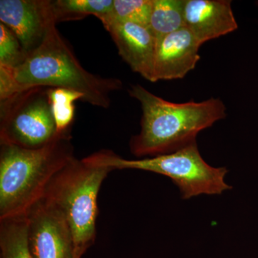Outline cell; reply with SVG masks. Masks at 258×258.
<instances>
[{
	"label": "cell",
	"mask_w": 258,
	"mask_h": 258,
	"mask_svg": "<svg viewBox=\"0 0 258 258\" xmlns=\"http://www.w3.org/2000/svg\"><path fill=\"white\" fill-rule=\"evenodd\" d=\"M28 219L29 247L34 258H76L72 232L55 206L42 199Z\"/></svg>",
	"instance_id": "7"
},
{
	"label": "cell",
	"mask_w": 258,
	"mask_h": 258,
	"mask_svg": "<svg viewBox=\"0 0 258 258\" xmlns=\"http://www.w3.org/2000/svg\"><path fill=\"white\" fill-rule=\"evenodd\" d=\"M201 44L186 27L161 37L157 41L154 83L181 79L200 60Z\"/></svg>",
	"instance_id": "10"
},
{
	"label": "cell",
	"mask_w": 258,
	"mask_h": 258,
	"mask_svg": "<svg viewBox=\"0 0 258 258\" xmlns=\"http://www.w3.org/2000/svg\"><path fill=\"white\" fill-rule=\"evenodd\" d=\"M113 0H52V15L55 23L83 20L88 15L97 18L111 14Z\"/></svg>",
	"instance_id": "13"
},
{
	"label": "cell",
	"mask_w": 258,
	"mask_h": 258,
	"mask_svg": "<svg viewBox=\"0 0 258 258\" xmlns=\"http://www.w3.org/2000/svg\"><path fill=\"white\" fill-rule=\"evenodd\" d=\"M28 219L0 220L1 258H34L28 243Z\"/></svg>",
	"instance_id": "12"
},
{
	"label": "cell",
	"mask_w": 258,
	"mask_h": 258,
	"mask_svg": "<svg viewBox=\"0 0 258 258\" xmlns=\"http://www.w3.org/2000/svg\"><path fill=\"white\" fill-rule=\"evenodd\" d=\"M0 21L14 32L27 55L40 46L56 23L51 0H1Z\"/></svg>",
	"instance_id": "9"
},
{
	"label": "cell",
	"mask_w": 258,
	"mask_h": 258,
	"mask_svg": "<svg viewBox=\"0 0 258 258\" xmlns=\"http://www.w3.org/2000/svg\"><path fill=\"white\" fill-rule=\"evenodd\" d=\"M111 171L85 158L74 157L53 178L42 198L55 206L69 224L76 258H81L96 239L98 193Z\"/></svg>",
	"instance_id": "4"
},
{
	"label": "cell",
	"mask_w": 258,
	"mask_h": 258,
	"mask_svg": "<svg viewBox=\"0 0 258 258\" xmlns=\"http://www.w3.org/2000/svg\"><path fill=\"white\" fill-rule=\"evenodd\" d=\"M184 0H153L149 28L157 40L184 28Z\"/></svg>",
	"instance_id": "14"
},
{
	"label": "cell",
	"mask_w": 258,
	"mask_h": 258,
	"mask_svg": "<svg viewBox=\"0 0 258 258\" xmlns=\"http://www.w3.org/2000/svg\"><path fill=\"white\" fill-rule=\"evenodd\" d=\"M26 57L27 54L14 32L0 23V66L16 68Z\"/></svg>",
	"instance_id": "17"
},
{
	"label": "cell",
	"mask_w": 258,
	"mask_h": 258,
	"mask_svg": "<svg viewBox=\"0 0 258 258\" xmlns=\"http://www.w3.org/2000/svg\"><path fill=\"white\" fill-rule=\"evenodd\" d=\"M50 88H29L0 101V145L37 149L59 135L52 114Z\"/></svg>",
	"instance_id": "6"
},
{
	"label": "cell",
	"mask_w": 258,
	"mask_h": 258,
	"mask_svg": "<svg viewBox=\"0 0 258 258\" xmlns=\"http://www.w3.org/2000/svg\"><path fill=\"white\" fill-rule=\"evenodd\" d=\"M153 0H113L112 18L149 26Z\"/></svg>",
	"instance_id": "16"
},
{
	"label": "cell",
	"mask_w": 258,
	"mask_h": 258,
	"mask_svg": "<svg viewBox=\"0 0 258 258\" xmlns=\"http://www.w3.org/2000/svg\"><path fill=\"white\" fill-rule=\"evenodd\" d=\"M49 96L57 134L70 133L74 120V102L83 101L82 93L66 88H50Z\"/></svg>",
	"instance_id": "15"
},
{
	"label": "cell",
	"mask_w": 258,
	"mask_h": 258,
	"mask_svg": "<svg viewBox=\"0 0 258 258\" xmlns=\"http://www.w3.org/2000/svg\"><path fill=\"white\" fill-rule=\"evenodd\" d=\"M230 0H184L185 27L201 45L238 28Z\"/></svg>",
	"instance_id": "11"
},
{
	"label": "cell",
	"mask_w": 258,
	"mask_h": 258,
	"mask_svg": "<svg viewBox=\"0 0 258 258\" xmlns=\"http://www.w3.org/2000/svg\"><path fill=\"white\" fill-rule=\"evenodd\" d=\"M85 158L111 171L138 169L167 176L179 188L183 200L202 195H222L232 188L225 182L228 170L208 164L197 143L169 154L136 160L123 159L110 150H101Z\"/></svg>",
	"instance_id": "5"
},
{
	"label": "cell",
	"mask_w": 258,
	"mask_h": 258,
	"mask_svg": "<svg viewBox=\"0 0 258 258\" xmlns=\"http://www.w3.org/2000/svg\"><path fill=\"white\" fill-rule=\"evenodd\" d=\"M128 93L142 110L140 132L129 142L131 152L137 157H157L196 143L200 132L226 116L225 106L218 98L172 103L139 84Z\"/></svg>",
	"instance_id": "2"
},
{
	"label": "cell",
	"mask_w": 258,
	"mask_h": 258,
	"mask_svg": "<svg viewBox=\"0 0 258 258\" xmlns=\"http://www.w3.org/2000/svg\"><path fill=\"white\" fill-rule=\"evenodd\" d=\"M61 88L82 93L83 101L108 108L110 95L123 88L115 78H103L81 66L52 23L40 46L16 68L0 66V101L34 87Z\"/></svg>",
	"instance_id": "1"
},
{
	"label": "cell",
	"mask_w": 258,
	"mask_h": 258,
	"mask_svg": "<svg viewBox=\"0 0 258 258\" xmlns=\"http://www.w3.org/2000/svg\"><path fill=\"white\" fill-rule=\"evenodd\" d=\"M98 19L111 35L118 54L132 71L154 83L158 40L149 26L116 20L111 14Z\"/></svg>",
	"instance_id": "8"
},
{
	"label": "cell",
	"mask_w": 258,
	"mask_h": 258,
	"mask_svg": "<svg viewBox=\"0 0 258 258\" xmlns=\"http://www.w3.org/2000/svg\"><path fill=\"white\" fill-rule=\"evenodd\" d=\"M71 139L70 132L37 149L0 145V220L27 216L41 201L53 178L75 157Z\"/></svg>",
	"instance_id": "3"
}]
</instances>
